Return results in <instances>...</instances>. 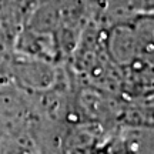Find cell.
I'll list each match as a JSON object with an SVG mask.
<instances>
[{"label": "cell", "mask_w": 154, "mask_h": 154, "mask_svg": "<svg viewBox=\"0 0 154 154\" xmlns=\"http://www.w3.org/2000/svg\"><path fill=\"white\" fill-rule=\"evenodd\" d=\"M91 24L113 67L116 94L127 100L154 97V10Z\"/></svg>", "instance_id": "6da1fadb"}, {"label": "cell", "mask_w": 154, "mask_h": 154, "mask_svg": "<svg viewBox=\"0 0 154 154\" xmlns=\"http://www.w3.org/2000/svg\"><path fill=\"white\" fill-rule=\"evenodd\" d=\"M91 22L90 0H37L17 38L16 51L66 64Z\"/></svg>", "instance_id": "7a4b0ae2"}, {"label": "cell", "mask_w": 154, "mask_h": 154, "mask_svg": "<svg viewBox=\"0 0 154 154\" xmlns=\"http://www.w3.org/2000/svg\"><path fill=\"white\" fill-rule=\"evenodd\" d=\"M36 2L37 0H0V61L16 51L17 38Z\"/></svg>", "instance_id": "3957f363"}, {"label": "cell", "mask_w": 154, "mask_h": 154, "mask_svg": "<svg viewBox=\"0 0 154 154\" xmlns=\"http://www.w3.org/2000/svg\"><path fill=\"white\" fill-rule=\"evenodd\" d=\"M93 22L109 24L138 13L154 10V0H90Z\"/></svg>", "instance_id": "277c9868"}]
</instances>
